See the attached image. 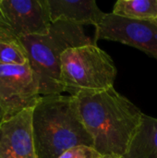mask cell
Segmentation results:
<instances>
[{
    "instance_id": "12",
    "label": "cell",
    "mask_w": 157,
    "mask_h": 158,
    "mask_svg": "<svg viewBox=\"0 0 157 158\" xmlns=\"http://www.w3.org/2000/svg\"><path fill=\"white\" fill-rule=\"evenodd\" d=\"M28 63V56L19 40L0 41V65L21 66Z\"/></svg>"
},
{
    "instance_id": "1",
    "label": "cell",
    "mask_w": 157,
    "mask_h": 158,
    "mask_svg": "<svg viewBox=\"0 0 157 158\" xmlns=\"http://www.w3.org/2000/svg\"><path fill=\"white\" fill-rule=\"evenodd\" d=\"M82 121L102 156H125L143 122V113L114 87L75 95Z\"/></svg>"
},
{
    "instance_id": "11",
    "label": "cell",
    "mask_w": 157,
    "mask_h": 158,
    "mask_svg": "<svg viewBox=\"0 0 157 158\" xmlns=\"http://www.w3.org/2000/svg\"><path fill=\"white\" fill-rule=\"evenodd\" d=\"M113 14L140 20H157V0H118Z\"/></svg>"
},
{
    "instance_id": "7",
    "label": "cell",
    "mask_w": 157,
    "mask_h": 158,
    "mask_svg": "<svg viewBox=\"0 0 157 158\" xmlns=\"http://www.w3.org/2000/svg\"><path fill=\"white\" fill-rule=\"evenodd\" d=\"M6 24L18 38L45 35L52 21L47 0H0Z\"/></svg>"
},
{
    "instance_id": "15",
    "label": "cell",
    "mask_w": 157,
    "mask_h": 158,
    "mask_svg": "<svg viewBox=\"0 0 157 158\" xmlns=\"http://www.w3.org/2000/svg\"><path fill=\"white\" fill-rule=\"evenodd\" d=\"M5 119H6V112L0 106V125L5 121Z\"/></svg>"
},
{
    "instance_id": "3",
    "label": "cell",
    "mask_w": 157,
    "mask_h": 158,
    "mask_svg": "<svg viewBox=\"0 0 157 158\" xmlns=\"http://www.w3.org/2000/svg\"><path fill=\"white\" fill-rule=\"evenodd\" d=\"M26 51L28 62L38 81L41 96L61 94V56L68 48L94 44L83 27L67 21L52 22L45 35L19 38Z\"/></svg>"
},
{
    "instance_id": "14",
    "label": "cell",
    "mask_w": 157,
    "mask_h": 158,
    "mask_svg": "<svg viewBox=\"0 0 157 158\" xmlns=\"http://www.w3.org/2000/svg\"><path fill=\"white\" fill-rule=\"evenodd\" d=\"M16 39L17 37L12 33L6 20H0V41H10Z\"/></svg>"
},
{
    "instance_id": "2",
    "label": "cell",
    "mask_w": 157,
    "mask_h": 158,
    "mask_svg": "<svg viewBox=\"0 0 157 158\" xmlns=\"http://www.w3.org/2000/svg\"><path fill=\"white\" fill-rule=\"evenodd\" d=\"M31 125L37 158H58L79 145L93 147L75 96H41L32 108Z\"/></svg>"
},
{
    "instance_id": "13",
    "label": "cell",
    "mask_w": 157,
    "mask_h": 158,
    "mask_svg": "<svg viewBox=\"0 0 157 158\" xmlns=\"http://www.w3.org/2000/svg\"><path fill=\"white\" fill-rule=\"evenodd\" d=\"M102 155L93 146L79 145L64 152L58 158H100Z\"/></svg>"
},
{
    "instance_id": "10",
    "label": "cell",
    "mask_w": 157,
    "mask_h": 158,
    "mask_svg": "<svg viewBox=\"0 0 157 158\" xmlns=\"http://www.w3.org/2000/svg\"><path fill=\"white\" fill-rule=\"evenodd\" d=\"M125 158H157V118L143 114V122Z\"/></svg>"
},
{
    "instance_id": "16",
    "label": "cell",
    "mask_w": 157,
    "mask_h": 158,
    "mask_svg": "<svg viewBox=\"0 0 157 158\" xmlns=\"http://www.w3.org/2000/svg\"><path fill=\"white\" fill-rule=\"evenodd\" d=\"M100 158H125L124 156H102Z\"/></svg>"
},
{
    "instance_id": "8",
    "label": "cell",
    "mask_w": 157,
    "mask_h": 158,
    "mask_svg": "<svg viewBox=\"0 0 157 158\" xmlns=\"http://www.w3.org/2000/svg\"><path fill=\"white\" fill-rule=\"evenodd\" d=\"M32 108L0 125V158H37L31 125Z\"/></svg>"
},
{
    "instance_id": "4",
    "label": "cell",
    "mask_w": 157,
    "mask_h": 158,
    "mask_svg": "<svg viewBox=\"0 0 157 158\" xmlns=\"http://www.w3.org/2000/svg\"><path fill=\"white\" fill-rule=\"evenodd\" d=\"M64 92L75 96L114 87L117 68L111 56L95 44L67 49L61 56Z\"/></svg>"
},
{
    "instance_id": "5",
    "label": "cell",
    "mask_w": 157,
    "mask_h": 158,
    "mask_svg": "<svg viewBox=\"0 0 157 158\" xmlns=\"http://www.w3.org/2000/svg\"><path fill=\"white\" fill-rule=\"evenodd\" d=\"M40 97L39 83L29 62L21 66L0 65V106L6 119L33 108Z\"/></svg>"
},
{
    "instance_id": "9",
    "label": "cell",
    "mask_w": 157,
    "mask_h": 158,
    "mask_svg": "<svg viewBox=\"0 0 157 158\" xmlns=\"http://www.w3.org/2000/svg\"><path fill=\"white\" fill-rule=\"evenodd\" d=\"M47 5L52 22L62 20L96 27L106 15L98 7L95 0H47Z\"/></svg>"
},
{
    "instance_id": "6",
    "label": "cell",
    "mask_w": 157,
    "mask_h": 158,
    "mask_svg": "<svg viewBox=\"0 0 157 158\" xmlns=\"http://www.w3.org/2000/svg\"><path fill=\"white\" fill-rule=\"evenodd\" d=\"M95 29V41L118 42L157 59V20L132 19L106 13Z\"/></svg>"
},
{
    "instance_id": "17",
    "label": "cell",
    "mask_w": 157,
    "mask_h": 158,
    "mask_svg": "<svg viewBox=\"0 0 157 158\" xmlns=\"http://www.w3.org/2000/svg\"><path fill=\"white\" fill-rule=\"evenodd\" d=\"M5 19H4V16H3V13H2V11H1V8H0V20H4Z\"/></svg>"
}]
</instances>
